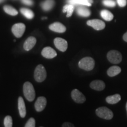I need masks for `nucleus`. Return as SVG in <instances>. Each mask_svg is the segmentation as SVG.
I'll return each instance as SVG.
<instances>
[{
	"label": "nucleus",
	"instance_id": "1",
	"mask_svg": "<svg viewBox=\"0 0 127 127\" xmlns=\"http://www.w3.org/2000/svg\"><path fill=\"white\" fill-rule=\"evenodd\" d=\"M23 93L25 98L29 101H33L35 97V92L32 84L30 82H26L24 84Z\"/></svg>",
	"mask_w": 127,
	"mask_h": 127
},
{
	"label": "nucleus",
	"instance_id": "2",
	"mask_svg": "<svg viewBox=\"0 0 127 127\" xmlns=\"http://www.w3.org/2000/svg\"><path fill=\"white\" fill-rule=\"evenodd\" d=\"M78 66L79 68L85 71L93 70L95 66L94 60L90 57H84L79 61Z\"/></svg>",
	"mask_w": 127,
	"mask_h": 127
},
{
	"label": "nucleus",
	"instance_id": "3",
	"mask_svg": "<svg viewBox=\"0 0 127 127\" xmlns=\"http://www.w3.org/2000/svg\"><path fill=\"white\" fill-rule=\"evenodd\" d=\"M96 114L99 118L107 120H111L114 117L112 111L105 107H99L96 109Z\"/></svg>",
	"mask_w": 127,
	"mask_h": 127
},
{
	"label": "nucleus",
	"instance_id": "4",
	"mask_svg": "<svg viewBox=\"0 0 127 127\" xmlns=\"http://www.w3.org/2000/svg\"><path fill=\"white\" fill-rule=\"evenodd\" d=\"M47 78V72L42 65H38L34 71V78L36 81L42 82Z\"/></svg>",
	"mask_w": 127,
	"mask_h": 127
},
{
	"label": "nucleus",
	"instance_id": "5",
	"mask_svg": "<svg viewBox=\"0 0 127 127\" xmlns=\"http://www.w3.org/2000/svg\"><path fill=\"white\" fill-rule=\"evenodd\" d=\"M107 59L111 63L117 64H120L123 60V56L120 52L117 50H111L107 54Z\"/></svg>",
	"mask_w": 127,
	"mask_h": 127
},
{
	"label": "nucleus",
	"instance_id": "6",
	"mask_svg": "<svg viewBox=\"0 0 127 127\" xmlns=\"http://www.w3.org/2000/svg\"><path fill=\"white\" fill-rule=\"evenodd\" d=\"M87 24L88 26L91 27L94 29L96 31H100V30H104L105 27V24L102 20H98V19H94V20H88L87 22Z\"/></svg>",
	"mask_w": 127,
	"mask_h": 127
},
{
	"label": "nucleus",
	"instance_id": "7",
	"mask_svg": "<svg viewBox=\"0 0 127 127\" xmlns=\"http://www.w3.org/2000/svg\"><path fill=\"white\" fill-rule=\"evenodd\" d=\"M12 32L17 38H20L23 35L25 31V25L23 23H17L12 27Z\"/></svg>",
	"mask_w": 127,
	"mask_h": 127
},
{
	"label": "nucleus",
	"instance_id": "8",
	"mask_svg": "<svg viewBox=\"0 0 127 127\" xmlns=\"http://www.w3.org/2000/svg\"><path fill=\"white\" fill-rule=\"evenodd\" d=\"M71 97L75 102L79 103V104L84 103L86 101V98L83 94L77 89L73 90L71 92Z\"/></svg>",
	"mask_w": 127,
	"mask_h": 127
},
{
	"label": "nucleus",
	"instance_id": "9",
	"mask_svg": "<svg viewBox=\"0 0 127 127\" xmlns=\"http://www.w3.org/2000/svg\"><path fill=\"white\" fill-rule=\"evenodd\" d=\"M54 45L58 50L62 52H65L67 50L68 43L67 41L61 38H56L54 41Z\"/></svg>",
	"mask_w": 127,
	"mask_h": 127
},
{
	"label": "nucleus",
	"instance_id": "10",
	"mask_svg": "<svg viewBox=\"0 0 127 127\" xmlns=\"http://www.w3.org/2000/svg\"><path fill=\"white\" fill-rule=\"evenodd\" d=\"M47 105V99L44 96H39L36 99L35 104V108L38 112L42 111Z\"/></svg>",
	"mask_w": 127,
	"mask_h": 127
},
{
	"label": "nucleus",
	"instance_id": "11",
	"mask_svg": "<svg viewBox=\"0 0 127 127\" xmlns=\"http://www.w3.org/2000/svg\"><path fill=\"white\" fill-rule=\"evenodd\" d=\"M41 54L44 58L48 59H52L57 56V52L51 47H45L41 52Z\"/></svg>",
	"mask_w": 127,
	"mask_h": 127
},
{
	"label": "nucleus",
	"instance_id": "12",
	"mask_svg": "<svg viewBox=\"0 0 127 127\" xmlns=\"http://www.w3.org/2000/svg\"><path fill=\"white\" fill-rule=\"evenodd\" d=\"M49 28L52 31H54L55 32L63 33L66 31V27L63 24L60 23H52L49 26Z\"/></svg>",
	"mask_w": 127,
	"mask_h": 127
},
{
	"label": "nucleus",
	"instance_id": "13",
	"mask_svg": "<svg viewBox=\"0 0 127 127\" xmlns=\"http://www.w3.org/2000/svg\"><path fill=\"white\" fill-rule=\"evenodd\" d=\"M90 87L96 91H102L105 88V84L104 82L101 80H94L90 84Z\"/></svg>",
	"mask_w": 127,
	"mask_h": 127
},
{
	"label": "nucleus",
	"instance_id": "14",
	"mask_svg": "<svg viewBox=\"0 0 127 127\" xmlns=\"http://www.w3.org/2000/svg\"><path fill=\"white\" fill-rule=\"evenodd\" d=\"M36 39L34 36H30L25 41L24 44V48L25 51L31 50L36 44Z\"/></svg>",
	"mask_w": 127,
	"mask_h": 127
},
{
	"label": "nucleus",
	"instance_id": "15",
	"mask_svg": "<svg viewBox=\"0 0 127 127\" xmlns=\"http://www.w3.org/2000/svg\"><path fill=\"white\" fill-rule=\"evenodd\" d=\"M18 105L19 112H20V115L21 116V117L24 118L25 115H26V107H25L24 101L23 98H22L21 96H20V97L18 98Z\"/></svg>",
	"mask_w": 127,
	"mask_h": 127
},
{
	"label": "nucleus",
	"instance_id": "16",
	"mask_svg": "<svg viewBox=\"0 0 127 127\" xmlns=\"http://www.w3.org/2000/svg\"><path fill=\"white\" fill-rule=\"evenodd\" d=\"M68 2L71 4L74 5H84L88 6L90 7L91 6L92 4L93 3V0H68Z\"/></svg>",
	"mask_w": 127,
	"mask_h": 127
},
{
	"label": "nucleus",
	"instance_id": "17",
	"mask_svg": "<svg viewBox=\"0 0 127 127\" xmlns=\"http://www.w3.org/2000/svg\"><path fill=\"white\" fill-rule=\"evenodd\" d=\"M77 12L78 15L83 17H88L91 15V11L84 5H79L77 8Z\"/></svg>",
	"mask_w": 127,
	"mask_h": 127
},
{
	"label": "nucleus",
	"instance_id": "18",
	"mask_svg": "<svg viewBox=\"0 0 127 127\" xmlns=\"http://www.w3.org/2000/svg\"><path fill=\"white\" fill-rule=\"evenodd\" d=\"M121 99V96L120 94H114L110 96H107L106 98V101L107 103L109 104H115L118 102H120Z\"/></svg>",
	"mask_w": 127,
	"mask_h": 127
},
{
	"label": "nucleus",
	"instance_id": "19",
	"mask_svg": "<svg viewBox=\"0 0 127 127\" xmlns=\"http://www.w3.org/2000/svg\"><path fill=\"white\" fill-rule=\"evenodd\" d=\"M121 72V68L118 66H112L107 70V74L109 77H113L118 75Z\"/></svg>",
	"mask_w": 127,
	"mask_h": 127
},
{
	"label": "nucleus",
	"instance_id": "20",
	"mask_svg": "<svg viewBox=\"0 0 127 127\" xmlns=\"http://www.w3.org/2000/svg\"><path fill=\"white\" fill-rule=\"evenodd\" d=\"M101 16L104 20L107 21H111L114 18L113 14L107 9H103L101 11Z\"/></svg>",
	"mask_w": 127,
	"mask_h": 127
},
{
	"label": "nucleus",
	"instance_id": "21",
	"mask_svg": "<svg viewBox=\"0 0 127 127\" xmlns=\"http://www.w3.org/2000/svg\"><path fill=\"white\" fill-rule=\"evenodd\" d=\"M55 2L54 0H46L42 3H41V7L44 11H48L53 8Z\"/></svg>",
	"mask_w": 127,
	"mask_h": 127
},
{
	"label": "nucleus",
	"instance_id": "22",
	"mask_svg": "<svg viewBox=\"0 0 127 127\" xmlns=\"http://www.w3.org/2000/svg\"><path fill=\"white\" fill-rule=\"evenodd\" d=\"M20 11L24 16H25L27 18L29 19V20H31L34 18V14L31 9L25 8H22L20 9Z\"/></svg>",
	"mask_w": 127,
	"mask_h": 127
},
{
	"label": "nucleus",
	"instance_id": "23",
	"mask_svg": "<svg viewBox=\"0 0 127 127\" xmlns=\"http://www.w3.org/2000/svg\"><path fill=\"white\" fill-rule=\"evenodd\" d=\"M74 5L72 4H66L63 8V12H67L66 17H70L74 12Z\"/></svg>",
	"mask_w": 127,
	"mask_h": 127
},
{
	"label": "nucleus",
	"instance_id": "24",
	"mask_svg": "<svg viewBox=\"0 0 127 127\" xmlns=\"http://www.w3.org/2000/svg\"><path fill=\"white\" fill-rule=\"evenodd\" d=\"M3 8H4V11L6 13L10 15L15 16L18 14V11L14 7H12L10 5H5L4 6Z\"/></svg>",
	"mask_w": 127,
	"mask_h": 127
},
{
	"label": "nucleus",
	"instance_id": "25",
	"mask_svg": "<svg viewBox=\"0 0 127 127\" xmlns=\"http://www.w3.org/2000/svg\"><path fill=\"white\" fill-rule=\"evenodd\" d=\"M4 124L5 127H12V118L11 116H6L4 118Z\"/></svg>",
	"mask_w": 127,
	"mask_h": 127
},
{
	"label": "nucleus",
	"instance_id": "26",
	"mask_svg": "<svg viewBox=\"0 0 127 127\" xmlns=\"http://www.w3.org/2000/svg\"><path fill=\"white\" fill-rule=\"evenodd\" d=\"M102 3L105 6L109 7H114L116 5V2L114 0H103Z\"/></svg>",
	"mask_w": 127,
	"mask_h": 127
},
{
	"label": "nucleus",
	"instance_id": "27",
	"mask_svg": "<svg viewBox=\"0 0 127 127\" xmlns=\"http://www.w3.org/2000/svg\"><path fill=\"white\" fill-rule=\"evenodd\" d=\"M25 127H35V120L34 118H31L27 122Z\"/></svg>",
	"mask_w": 127,
	"mask_h": 127
},
{
	"label": "nucleus",
	"instance_id": "28",
	"mask_svg": "<svg viewBox=\"0 0 127 127\" xmlns=\"http://www.w3.org/2000/svg\"><path fill=\"white\" fill-rule=\"evenodd\" d=\"M117 1L120 7H124L127 4V0H117Z\"/></svg>",
	"mask_w": 127,
	"mask_h": 127
},
{
	"label": "nucleus",
	"instance_id": "29",
	"mask_svg": "<svg viewBox=\"0 0 127 127\" xmlns=\"http://www.w3.org/2000/svg\"><path fill=\"white\" fill-rule=\"evenodd\" d=\"M21 2L27 5H33L32 0H21Z\"/></svg>",
	"mask_w": 127,
	"mask_h": 127
},
{
	"label": "nucleus",
	"instance_id": "30",
	"mask_svg": "<svg viewBox=\"0 0 127 127\" xmlns=\"http://www.w3.org/2000/svg\"><path fill=\"white\" fill-rule=\"evenodd\" d=\"M62 127H75V126L72 123H64L62 125Z\"/></svg>",
	"mask_w": 127,
	"mask_h": 127
},
{
	"label": "nucleus",
	"instance_id": "31",
	"mask_svg": "<svg viewBox=\"0 0 127 127\" xmlns=\"http://www.w3.org/2000/svg\"><path fill=\"white\" fill-rule=\"evenodd\" d=\"M123 38L124 40L125 41V42H127V32H126L124 34V35L123 36Z\"/></svg>",
	"mask_w": 127,
	"mask_h": 127
},
{
	"label": "nucleus",
	"instance_id": "32",
	"mask_svg": "<svg viewBox=\"0 0 127 127\" xmlns=\"http://www.w3.org/2000/svg\"><path fill=\"white\" fill-rule=\"evenodd\" d=\"M4 0H0V3H1L2 2H3V1H4Z\"/></svg>",
	"mask_w": 127,
	"mask_h": 127
},
{
	"label": "nucleus",
	"instance_id": "33",
	"mask_svg": "<svg viewBox=\"0 0 127 127\" xmlns=\"http://www.w3.org/2000/svg\"><path fill=\"white\" fill-rule=\"evenodd\" d=\"M126 109H127V104H126Z\"/></svg>",
	"mask_w": 127,
	"mask_h": 127
},
{
	"label": "nucleus",
	"instance_id": "34",
	"mask_svg": "<svg viewBox=\"0 0 127 127\" xmlns=\"http://www.w3.org/2000/svg\"></svg>",
	"mask_w": 127,
	"mask_h": 127
}]
</instances>
